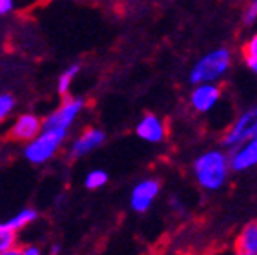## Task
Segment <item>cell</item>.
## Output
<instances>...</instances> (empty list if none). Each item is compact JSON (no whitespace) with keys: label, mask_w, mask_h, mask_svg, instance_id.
<instances>
[{"label":"cell","mask_w":257,"mask_h":255,"mask_svg":"<svg viewBox=\"0 0 257 255\" xmlns=\"http://www.w3.org/2000/svg\"><path fill=\"white\" fill-rule=\"evenodd\" d=\"M22 255H42V250H40L39 246L28 244L22 248Z\"/></svg>","instance_id":"cell-21"},{"label":"cell","mask_w":257,"mask_h":255,"mask_svg":"<svg viewBox=\"0 0 257 255\" xmlns=\"http://www.w3.org/2000/svg\"><path fill=\"white\" fill-rule=\"evenodd\" d=\"M230 64H232V55L226 48L213 49L193 64L192 71H190V80L192 84L217 82L228 71Z\"/></svg>","instance_id":"cell-2"},{"label":"cell","mask_w":257,"mask_h":255,"mask_svg":"<svg viewBox=\"0 0 257 255\" xmlns=\"http://www.w3.org/2000/svg\"><path fill=\"white\" fill-rule=\"evenodd\" d=\"M60 253V244H51L50 255H59Z\"/></svg>","instance_id":"cell-24"},{"label":"cell","mask_w":257,"mask_h":255,"mask_svg":"<svg viewBox=\"0 0 257 255\" xmlns=\"http://www.w3.org/2000/svg\"><path fill=\"white\" fill-rule=\"evenodd\" d=\"M42 132V120L33 113H22L15 118V122L11 126L10 135L19 143H30Z\"/></svg>","instance_id":"cell-10"},{"label":"cell","mask_w":257,"mask_h":255,"mask_svg":"<svg viewBox=\"0 0 257 255\" xmlns=\"http://www.w3.org/2000/svg\"><path fill=\"white\" fill-rule=\"evenodd\" d=\"M84 109V98L80 97H68L64 102L53 113L42 120V130L44 132H57L62 135H68L69 128L75 122V118L79 117V113Z\"/></svg>","instance_id":"cell-4"},{"label":"cell","mask_w":257,"mask_h":255,"mask_svg":"<svg viewBox=\"0 0 257 255\" xmlns=\"http://www.w3.org/2000/svg\"><path fill=\"white\" fill-rule=\"evenodd\" d=\"M104 141H106V133L102 130H99V128H88V130H84L71 143V146H69V157L71 159L84 157V155L91 153L99 146H102Z\"/></svg>","instance_id":"cell-8"},{"label":"cell","mask_w":257,"mask_h":255,"mask_svg":"<svg viewBox=\"0 0 257 255\" xmlns=\"http://www.w3.org/2000/svg\"><path fill=\"white\" fill-rule=\"evenodd\" d=\"M108 173L104 172V170H91V172H88V175L84 179V186L88 190H100V188L108 184Z\"/></svg>","instance_id":"cell-15"},{"label":"cell","mask_w":257,"mask_h":255,"mask_svg":"<svg viewBox=\"0 0 257 255\" xmlns=\"http://www.w3.org/2000/svg\"><path fill=\"white\" fill-rule=\"evenodd\" d=\"M244 57H253L257 59V33L250 37V40L244 46Z\"/></svg>","instance_id":"cell-19"},{"label":"cell","mask_w":257,"mask_h":255,"mask_svg":"<svg viewBox=\"0 0 257 255\" xmlns=\"http://www.w3.org/2000/svg\"><path fill=\"white\" fill-rule=\"evenodd\" d=\"M244 62H246L248 68L257 75V59H253V57H244Z\"/></svg>","instance_id":"cell-22"},{"label":"cell","mask_w":257,"mask_h":255,"mask_svg":"<svg viewBox=\"0 0 257 255\" xmlns=\"http://www.w3.org/2000/svg\"><path fill=\"white\" fill-rule=\"evenodd\" d=\"M228 173H230V159L221 150H208L193 162V175L203 190H221L228 179Z\"/></svg>","instance_id":"cell-1"},{"label":"cell","mask_w":257,"mask_h":255,"mask_svg":"<svg viewBox=\"0 0 257 255\" xmlns=\"http://www.w3.org/2000/svg\"><path fill=\"white\" fill-rule=\"evenodd\" d=\"M235 248L239 253L257 255V222H248L235 239Z\"/></svg>","instance_id":"cell-12"},{"label":"cell","mask_w":257,"mask_h":255,"mask_svg":"<svg viewBox=\"0 0 257 255\" xmlns=\"http://www.w3.org/2000/svg\"><path fill=\"white\" fill-rule=\"evenodd\" d=\"M13 109H15V97L10 93L0 95V122L10 117Z\"/></svg>","instance_id":"cell-17"},{"label":"cell","mask_w":257,"mask_h":255,"mask_svg":"<svg viewBox=\"0 0 257 255\" xmlns=\"http://www.w3.org/2000/svg\"><path fill=\"white\" fill-rule=\"evenodd\" d=\"M37 217H39V213H37L35 208H22V210L17 211L11 219H8L6 224L10 226L11 230H15L17 233H19L20 230H24V228H28L30 224H33V222L37 221Z\"/></svg>","instance_id":"cell-13"},{"label":"cell","mask_w":257,"mask_h":255,"mask_svg":"<svg viewBox=\"0 0 257 255\" xmlns=\"http://www.w3.org/2000/svg\"><path fill=\"white\" fill-rule=\"evenodd\" d=\"M79 71H80L79 64H71L69 68H66L64 71H62V75L59 77V82H57V91H59L62 97H66V95L69 93L71 82H73V79L79 75Z\"/></svg>","instance_id":"cell-14"},{"label":"cell","mask_w":257,"mask_h":255,"mask_svg":"<svg viewBox=\"0 0 257 255\" xmlns=\"http://www.w3.org/2000/svg\"><path fill=\"white\" fill-rule=\"evenodd\" d=\"M221 98V89L215 82H201L195 84L192 95H190V104L192 108L199 113H206L215 108V104Z\"/></svg>","instance_id":"cell-7"},{"label":"cell","mask_w":257,"mask_h":255,"mask_svg":"<svg viewBox=\"0 0 257 255\" xmlns=\"http://www.w3.org/2000/svg\"><path fill=\"white\" fill-rule=\"evenodd\" d=\"M0 255H22V248H19V244L10 248V250H4L0 251Z\"/></svg>","instance_id":"cell-23"},{"label":"cell","mask_w":257,"mask_h":255,"mask_svg":"<svg viewBox=\"0 0 257 255\" xmlns=\"http://www.w3.org/2000/svg\"><path fill=\"white\" fill-rule=\"evenodd\" d=\"M242 20L244 24H253L257 20V0H250L246 6V10L242 13Z\"/></svg>","instance_id":"cell-18"},{"label":"cell","mask_w":257,"mask_h":255,"mask_svg":"<svg viewBox=\"0 0 257 255\" xmlns=\"http://www.w3.org/2000/svg\"><path fill=\"white\" fill-rule=\"evenodd\" d=\"M253 166H257V135L233 148L230 157V168L233 172H246Z\"/></svg>","instance_id":"cell-11"},{"label":"cell","mask_w":257,"mask_h":255,"mask_svg":"<svg viewBox=\"0 0 257 255\" xmlns=\"http://www.w3.org/2000/svg\"><path fill=\"white\" fill-rule=\"evenodd\" d=\"M135 133L139 139H143L146 143L159 144L166 137V126H164L161 117H157L154 113H146L135 126Z\"/></svg>","instance_id":"cell-9"},{"label":"cell","mask_w":257,"mask_h":255,"mask_svg":"<svg viewBox=\"0 0 257 255\" xmlns=\"http://www.w3.org/2000/svg\"><path fill=\"white\" fill-rule=\"evenodd\" d=\"M17 233L15 230H11L6 222H0V251L10 250L13 246H17Z\"/></svg>","instance_id":"cell-16"},{"label":"cell","mask_w":257,"mask_h":255,"mask_svg":"<svg viewBox=\"0 0 257 255\" xmlns=\"http://www.w3.org/2000/svg\"><path fill=\"white\" fill-rule=\"evenodd\" d=\"M161 193V182L157 179H144L137 182L130 193V206L137 213H146L154 206V201Z\"/></svg>","instance_id":"cell-6"},{"label":"cell","mask_w":257,"mask_h":255,"mask_svg":"<svg viewBox=\"0 0 257 255\" xmlns=\"http://www.w3.org/2000/svg\"><path fill=\"white\" fill-rule=\"evenodd\" d=\"M15 10V0H0V15H8Z\"/></svg>","instance_id":"cell-20"},{"label":"cell","mask_w":257,"mask_h":255,"mask_svg":"<svg viewBox=\"0 0 257 255\" xmlns=\"http://www.w3.org/2000/svg\"><path fill=\"white\" fill-rule=\"evenodd\" d=\"M66 135L57 132H42L35 139H31L30 143H26L24 148V157L31 164H46L48 161L57 155L60 150L62 143H64Z\"/></svg>","instance_id":"cell-3"},{"label":"cell","mask_w":257,"mask_h":255,"mask_svg":"<svg viewBox=\"0 0 257 255\" xmlns=\"http://www.w3.org/2000/svg\"><path fill=\"white\" fill-rule=\"evenodd\" d=\"M235 255H248V253H239V251H237V253H235Z\"/></svg>","instance_id":"cell-25"},{"label":"cell","mask_w":257,"mask_h":255,"mask_svg":"<svg viewBox=\"0 0 257 255\" xmlns=\"http://www.w3.org/2000/svg\"><path fill=\"white\" fill-rule=\"evenodd\" d=\"M257 135V108L246 109L241 117L232 124V128L226 132L223 139V144L226 148H235L242 144L244 141Z\"/></svg>","instance_id":"cell-5"}]
</instances>
